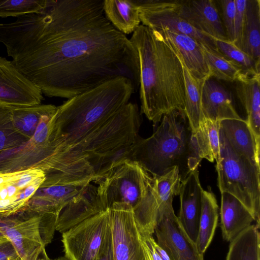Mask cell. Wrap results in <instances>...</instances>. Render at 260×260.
I'll list each match as a JSON object with an SVG mask.
<instances>
[{
    "instance_id": "cell-1",
    "label": "cell",
    "mask_w": 260,
    "mask_h": 260,
    "mask_svg": "<svg viewBox=\"0 0 260 260\" xmlns=\"http://www.w3.org/2000/svg\"><path fill=\"white\" fill-rule=\"evenodd\" d=\"M104 0H51L38 14L0 23V42L49 97L69 99L119 77L139 88L137 51L108 20Z\"/></svg>"
},
{
    "instance_id": "cell-2",
    "label": "cell",
    "mask_w": 260,
    "mask_h": 260,
    "mask_svg": "<svg viewBox=\"0 0 260 260\" xmlns=\"http://www.w3.org/2000/svg\"><path fill=\"white\" fill-rule=\"evenodd\" d=\"M141 122L138 105L128 103L101 127L54 156L42 186L95 183L115 162L129 159Z\"/></svg>"
},
{
    "instance_id": "cell-3",
    "label": "cell",
    "mask_w": 260,
    "mask_h": 260,
    "mask_svg": "<svg viewBox=\"0 0 260 260\" xmlns=\"http://www.w3.org/2000/svg\"><path fill=\"white\" fill-rule=\"evenodd\" d=\"M139 60L141 114L155 125L163 116L185 110L183 64L157 30L140 24L129 39Z\"/></svg>"
},
{
    "instance_id": "cell-4",
    "label": "cell",
    "mask_w": 260,
    "mask_h": 260,
    "mask_svg": "<svg viewBox=\"0 0 260 260\" xmlns=\"http://www.w3.org/2000/svg\"><path fill=\"white\" fill-rule=\"evenodd\" d=\"M135 92L129 79L119 77L57 107L50 122L48 162L106 123L129 102Z\"/></svg>"
},
{
    "instance_id": "cell-5",
    "label": "cell",
    "mask_w": 260,
    "mask_h": 260,
    "mask_svg": "<svg viewBox=\"0 0 260 260\" xmlns=\"http://www.w3.org/2000/svg\"><path fill=\"white\" fill-rule=\"evenodd\" d=\"M161 120L150 137H138L129 159L153 177L162 176L177 167L182 181L200 164L191 145V129L183 110L166 114Z\"/></svg>"
},
{
    "instance_id": "cell-6",
    "label": "cell",
    "mask_w": 260,
    "mask_h": 260,
    "mask_svg": "<svg viewBox=\"0 0 260 260\" xmlns=\"http://www.w3.org/2000/svg\"><path fill=\"white\" fill-rule=\"evenodd\" d=\"M220 154L216 162L218 188L237 198L250 212L256 224L260 220V167L230 146L219 131Z\"/></svg>"
},
{
    "instance_id": "cell-7",
    "label": "cell",
    "mask_w": 260,
    "mask_h": 260,
    "mask_svg": "<svg viewBox=\"0 0 260 260\" xmlns=\"http://www.w3.org/2000/svg\"><path fill=\"white\" fill-rule=\"evenodd\" d=\"M152 179L136 161L128 158L119 159L95 183L97 196L105 210L114 203H123L131 206L135 214L146 199Z\"/></svg>"
},
{
    "instance_id": "cell-8",
    "label": "cell",
    "mask_w": 260,
    "mask_h": 260,
    "mask_svg": "<svg viewBox=\"0 0 260 260\" xmlns=\"http://www.w3.org/2000/svg\"><path fill=\"white\" fill-rule=\"evenodd\" d=\"M110 229L109 209L62 233L64 256L69 260H95Z\"/></svg>"
},
{
    "instance_id": "cell-9",
    "label": "cell",
    "mask_w": 260,
    "mask_h": 260,
    "mask_svg": "<svg viewBox=\"0 0 260 260\" xmlns=\"http://www.w3.org/2000/svg\"><path fill=\"white\" fill-rule=\"evenodd\" d=\"M42 215L21 209L0 214V231L12 243L21 260H36L45 249L41 235Z\"/></svg>"
},
{
    "instance_id": "cell-10",
    "label": "cell",
    "mask_w": 260,
    "mask_h": 260,
    "mask_svg": "<svg viewBox=\"0 0 260 260\" xmlns=\"http://www.w3.org/2000/svg\"><path fill=\"white\" fill-rule=\"evenodd\" d=\"M109 211L114 260H149L132 207L114 203Z\"/></svg>"
},
{
    "instance_id": "cell-11",
    "label": "cell",
    "mask_w": 260,
    "mask_h": 260,
    "mask_svg": "<svg viewBox=\"0 0 260 260\" xmlns=\"http://www.w3.org/2000/svg\"><path fill=\"white\" fill-rule=\"evenodd\" d=\"M149 193L140 209L134 215L138 228L142 236L151 235L159 215L173 207V200L178 195L181 177L177 167L165 175L153 177Z\"/></svg>"
},
{
    "instance_id": "cell-12",
    "label": "cell",
    "mask_w": 260,
    "mask_h": 260,
    "mask_svg": "<svg viewBox=\"0 0 260 260\" xmlns=\"http://www.w3.org/2000/svg\"><path fill=\"white\" fill-rule=\"evenodd\" d=\"M136 1L142 24L154 30L167 29L188 35L200 44L218 51L215 39L196 29L180 16L177 1Z\"/></svg>"
},
{
    "instance_id": "cell-13",
    "label": "cell",
    "mask_w": 260,
    "mask_h": 260,
    "mask_svg": "<svg viewBox=\"0 0 260 260\" xmlns=\"http://www.w3.org/2000/svg\"><path fill=\"white\" fill-rule=\"evenodd\" d=\"M157 243L171 260H204L196 243L184 231L173 207L166 209L159 216L154 230Z\"/></svg>"
},
{
    "instance_id": "cell-14",
    "label": "cell",
    "mask_w": 260,
    "mask_h": 260,
    "mask_svg": "<svg viewBox=\"0 0 260 260\" xmlns=\"http://www.w3.org/2000/svg\"><path fill=\"white\" fill-rule=\"evenodd\" d=\"M43 100L40 89L12 61L0 56V105L34 106Z\"/></svg>"
},
{
    "instance_id": "cell-15",
    "label": "cell",
    "mask_w": 260,
    "mask_h": 260,
    "mask_svg": "<svg viewBox=\"0 0 260 260\" xmlns=\"http://www.w3.org/2000/svg\"><path fill=\"white\" fill-rule=\"evenodd\" d=\"M203 190L197 168L181 181L178 194L180 207L178 219L185 232L196 243L199 231Z\"/></svg>"
},
{
    "instance_id": "cell-16",
    "label": "cell",
    "mask_w": 260,
    "mask_h": 260,
    "mask_svg": "<svg viewBox=\"0 0 260 260\" xmlns=\"http://www.w3.org/2000/svg\"><path fill=\"white\" fill-rule=\"evenodd\" d=\"M179 14L193 27L214 39L228 41L212 0L177 1Z\"/></svg>"
},
{
    "instance_id": "cell-17",
    "label": "cell",
    "mask_w": 260,
    "mask_h": 260,
    "mask_svg": "<svg viewBox=\"0 0 260 260\" xmlns=\"http://www.w3.org/2000/svg\"><path fill=\"white\" fill-rule=\"evenodd\" d=\"M156 30L176 52L183 65L193 77L199 80L211 78L201 44L183 34L167 29Z\"/></svg>"
},
{
    "instance_id": "cell-18",
    "label": "cell",
    "mask_w": 260,
    "mask_h": 260,
    "mask_svg": "<svg viewBox=\"0 0 260 260\" xmlns=\"http://www.w3.org/2000/svg\"><path fill=\"white\" fill-rule=\"evenodd\" d=\"M92 185L41 186L28 201V208L40 214H52L58 217L61 210L70 202L87 191Z\"/></svg>"
},
{
    "instance_id": "cell-19",
    "label": "cell",
    "mask_w": 260,
    "mask_h": 260,
    "mask_svg": "<svg viewBox=\"0 0 260 260\" xmlns=\"http://www.w3.org/2000/svg\"><path fill=\"white\" fill-rule=\"evenodd\" d=\"M201 112L202 117L215 121L242 119L235 109L230 93L211 78L203 85Z\"/></svg>"
},
{
    "instance_id": "cell-20",
    "label": "cell",
    "mask_w": 260,
    "mask_h": 260,
    "mask_svg": "<svg viewBox=\"0 0 260 260\" xmlns=\"http://www.w3.org/2000/svg\"><path fill=\"white\" fill-rule=\"evenodd\" d=\"M96 186L92 185L70 202L60 212L57 220L56 230L63 233L84 220L103 211L97 196Z\"/></svg>"
},
{
    "instance_id": "cell-21",
    "label": "cell",
    "mask_w": 260,
    "mask_h": 260,
    "mask_svg": "<svg viewBox=\"0 0 260 260\" xmlns=\"http://www.w3.org/2000/svg\"><path fill=\"white\" fill-rule=\"evenodd\" d=\"M221 194L220 227L223 238L230 242L255 221L250 212L237 198L225 192Z\"/></svg>"
},
{
    "instance_id": "cell-22",
    "label": "cell",
    "mask_w": 260,
    "mask_h": 260,
    "mask_svg": "<svg viewBox=\"0 0 260 260\" xmlns=\"http://www.w3.org/2000/svg\"><path fill=\"white\" fill-rule=\"evenodd\" d=\"M219 127L232 148L259 166V143H258L246 120L225 119Z\"/></svg>"
},
{
    "instance_id": "cell-23",
    "label": "cell",
    "mask_w": 260,
    "mask_h": 260,
    "mask_svg": "<svg viewBox=\"0 0 260 260\" xmlns=\"http://www.w3.org/2000/svg\"><path fill=\"white\" fill-rule=\"evenodd\" d=\"M260 75H241L235 82L237 96L247 116L246 120L256 141L260 143Z\"/></svg>"
},
{
    "instance_id": "cell-24",
    "label": "cell",
    "mask_w": 260,
    "mask_h": 260,
    "mask_svg": "<svg viewBox=\"0 0 260 260\" xmlns=\"http://www.w3.org/2000/svg\"><path fill=\"white\" fill-rule=\"evenodd\" d=\"M233 44L260 62L259 0H247L241 32L240 37Z\"/></svg>"
},
{
    "instance_id": "cell-25",
    "label": "cell",
    "mask_w": 260,
    "mask_h": 260,
    "mask_svg": "<svg viewBox=\"0 0 260 260\" xmlns=\"http://www.w3.org/2000/svg\"><path fill=\"white\" fill-rule=\"evenodd\" d=\"M219 123L220 121L202 117L198 129L192 133L191 145L200 163L203 158L210 162L218 160L220 154Z\"/></svg>"
},
{
    "instance_id": "cell-26",
    "label": "cell",
    "mask_w": 260,
    "mask_h": 260,
    "mask_svg": "<svg viewBox=\"0 0 260 260\" xmlns=\"http://www.w3.org/2000/svg\"><path fill=\"white\" fill-rule=\"evenodd\" d=\"M103 8L108 20L125 35L133 33L140 25L136 0H104Z\"/></svg>"
},
{
    "instance_id": "cell-27",
    "label": "cell",
    "mask_w": 260,
    "mask_h": 260,
    "mask_svg": "<svg viewBox=\"0 0 260 260\" xmlns=\"http://www.w3.org/2000/svg\"><path fill=\"white\" fill-rule=\"evenodd\" d=\"M218 206L215 195L209 189L203 190L199 235L196 243L199 252L204 254L211 244L218 223Z\"/></svg>"
},
{
    "instance_id": "cell-28",
    "label": "cell",
    "mask_w": 260,
    "mask_h": 260,
    "mask_svg": "<svg viewBox=\"0 0 260 260\" xmlns=\"http://www.w3.org/2000/svg\"><path fill=\"white\" fill-rule=\"evenodd\" d=\"M259 228L251 224L230 241L226 260H260Z\"/></svg>"
},
{
    "instance_id": "cell-29",
    "label": "cell",
    "mask_w": 260,
    "mask_h": 260,
    "mask_svg": "<svg viewBox=\"0 0 260 260\" xmlns=\"http://www.w3.org/2000/svg\"><path fill=\"white\" fill-rule=\"evenodd\" d=\"M185 84L184 112L193 133L198 129L202 118L201 94L203 83L206 80H199L193 77L183 65Z\"/></svg>"
},
{
    "instance_id": "cell-30",
    "label": "cell",
    "mask_w": 260,
    "mask_h": 260,
    "mask_svg": "<svg viewBox=\"0 0 260 260\" xmlns=\"http://www.w3.org/2000/svg\"><path fill=\"white\" fill-rule=\"evenodd\" d=\"M56 108V106L51 104L14 106L13 121L15 127L20 133L30 139L42 116Z\"/></svg>"
},
{
    "instance_id": "cell-31",
    "label": "cell",
    "mask_w": 260,
    "mask_h": 260,
    "mask_svg": "<svg viewBox=\"0 0 260 260\" xmlns=\"http://www.w3.org/2000/svg\"><path fill=\"white\" fill-rule=\"evenodd\" d=\"M211 77L226 81L234 82L241 75V69L218 51L201 44Z\"/></svg>"
},
{
    "instance_id": "cell-32",
    "label": "cell",
    "mask_w": 260,
    "mask_h": 260,
    "mask_svg": "<svg viewBox=\"0 0 260 260\" xmlns=\"http://www.w3.org/2000/svg\"><path fill=\"white\" fill-rule=\"evenodd\" d=\"M13 107L0 105V153L21 146L29 140L15 128Z\"/></svg>"
},
{
    "instance_id": "cell-33",
    "label": "cell",
    "mask_w": 260,
    "mask_h": 260,
    "mask_svg": "<svg viewBox=\"0 0 260 260\" xmlns=\"http://www.w3.org/2000/svg\"><path fill=\"white\" fill-rule=\"evenodd\" d=\"M218 51L238 66L242 74L247 76L260 75V62H257L248 54L228 41L215 39Z\"/></svg>"
},
{
    "instance_id": "cell-34",
    "label": "cell",
    "mask_w": 260,
    "mask_h": 260,
    "mask_svg": "<svg viewBox=\"0 0 260 260\" xmlns=\"http://www.w3.org/2000/svg\"><path fill=\"white\" fill-rule=\"evenodd\" d=\"M51 0H0V17L38 14L48 6Z\"/></svg>"
},
{
    "instance_id": "cell-35",
    "label": "cell",
    "mask_w": 260,
    "mask_h": 260,
    "mask_svg": "<svg viewBox=\"0 0 260 260\" xmlns=\"http://www.w3.org/2000/svg\"><path fill=\"white\" fill-rule=\"evenodd\" d=\"M220 3L228 41L233 43L235 40V0H222Z\"/></svg>"
},
{
    "instance_id": "cell-36",
    "label": "cell",
    "mask_w": 260,
    "mask_h": 260,
    "mask_svg": "<svg viewBox=\"0 0 260 260\" xmlns=\"http://www.w3.org/2000/svg\"><path fill=\"white\" fill-rule=\"evenodd\" d=\"M235 3L236 10L235 24V40L234 42L240 37L241 32L245 17L247 0H235Z\"/></svg>"
},
{
    "instance_id": "cell-37",
    "label": "cell",
    "mask_w": 260,
    "mask_h": 260,
    "mask_svg": "<svg viewBox=\"0 0 260 260\" xmlns=\"http://www.w3.org/2000/svg\"><path fill=\"white\" fill-rule=\"evenodd\" d=\"M20 259L11 242L6 238L0 239V260H18Z\"/></svg>"
},
{
    "instance_id": "cell-38",
    "label": "cell",
    "mask_w": 260,
    "mask_h": 260,
    "mask_svg": "<svg viewBox=\"0 0 260 260\" xmlns=\"http://www.w3.org/2000/svg\"><path fill=\"white\" fill-rule=\"evenodd\" d=\"M95 260H114L111 228L107 235Z\"/></svg>"
},
{
    "instance_id": "cell-39",
    "label": "cell",
    "mask_w": 260,
    "mask_h": 260,
    "mask_svg": "<svg viewBox=\"0 0 260 260\" xmlns=\"http://www.w3.org/2000/svg\"><path fill=\"white\" fill-rule=\"evenodd\" d=\"M149 260H162L156 252L153 244V237L151 235L142 236Z\"/></svg>"
},
{
    "instance_id": "cell-40",
    "label": "cell",
    "mask_w": 260,
    "mask_h": 260,
    "mask_svg": "<svg viewBox=\"0 0 260 260\" xmlns=\"http://www.w3.org/2000/svg\"><path fill=\"white\" fill-rule=\"evenodd\" d=\"M152 244L156 252L162 260H171L165 250L158 245L154 238L152 239Z\"/></svg>"
},
{
    "instance_id": "cell-41",
    "label": "cell",
    "mask_w": 260,
    "mask_h": 260,
    "mask_svg": "<svg viewBox=\"0 0 260 260\" xmlns=\"http://www.w3.org/2000/svg\"><path fill=\"white\" fill-rule=\"evenodd\" d=\"M39 260H51L48 256L46 252L45 249L43 250L40 254Z\"/></svg>"
},
{
    "instance_id": "cell-42",
    "label": "cell",
    "mask_w": 260,
    "mask_h": 260,
    "mask_svg": "<svg viewBox=\"0 0 260 260\" xmlns=\"http://www.w3.org/2000/svg\"><path fill=\"white\" fill-rule=\"evenodd\" d=\"M54 260H69L67 257L65 256L59 257Z\"/></svg>"
},
{
    "instance_id": "cell-43",
    "label": "cell",
    "mask_w": 260,
    "mask_h": 260,
    "mask_svg": "<svg viewBox=\"0 0 260 260\" xmlns=\"http://www.w3.org/2000/svg\"><path fill=\"white\" fill-rule=\"evenodd\" d=\"M6 237L4 236L2 233L0 231V239L5 238Z\"/></svg>"
},
{
    "instance_id": "cell-44",
    "label": "cell",
    "mask_w": 260,
    "mask_h": 260,
    "mask_svg": "<svg viewBox=\"0 0 260 260\" xmlns=\"http://www.w3.org/2000/svg\"><path fill=\"white\" fill-rule=\"evenodd\" d=\"M39 257H40V256H39ZM39 257H38V258L37 259H36V260H39ZM20 260H21V259H20Z\"/></svg>"
},
{
    "instance_id": "cell-45",
    "label": "cell",
    "mask_w": 260,
    "mask_h": 260,
    "mask_svg": "<svg viewBox=\"0 0 260 260\" xmlns=\"http://www.w3.org/2000/svg\"><path fill=\"white\" fill-rule=\"evenodd\" d=\"M18 260H20V258L19 259H18Z\"/></svg>"
}]
</instances>
